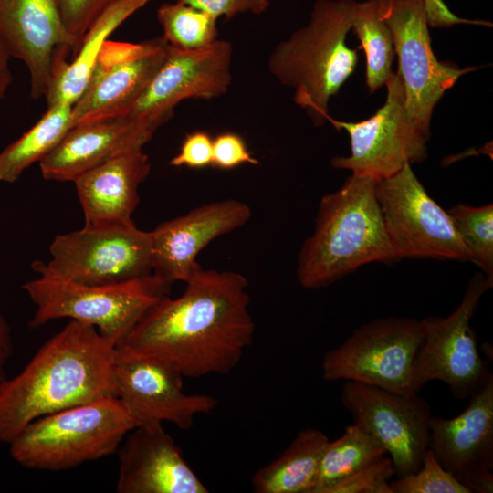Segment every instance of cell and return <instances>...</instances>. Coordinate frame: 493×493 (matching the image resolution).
Here are the masks:
<instances>
[{"mask_svg":"<svg viewBox=\"0 0 493 493\" xmlns=\"http://www.w3.org/2000/svg\"><path fill=\"white\" fill-rule=\"evenodd\" d=\"M185 284L180 297L152 305L121 344L169 362L184 377L227 374L254 338L248 281L201 267Z\"/></svg>","mask_w":493,"mask_h":493,"instance_id":"6da1fadb","label":"cell"},{"mask_svg":"<svg viewBox=\"0 0 493 493\" xmlns=\"http://www.w3.org/2000/svg\"><path fill=\"white\" fill-rule=\"evenodd\" d=\"M116 345L89 324L71 320L0 386V442L34 420L105 397H117Z\"/></svg>","mask_w":493,"mask_h":493,"instance_id":"7a4b0ae2","label":"cell"},{"mask_svg":"<svg viewBox=\"0 0 493 493\" xmlns=\"http://www.w3.org/2000/svg\"><path fill=\"white\" fill-rule=\"evenodd\" d=\"M377 181L351 174L319 205L313 234L299 253L297 278L305 288L327 287L372 262L399 260L377 198Z\"/></svg>","mask_w":493,"mask_h":493,"instance_id":"3957f363","label":"cell"},{"mask_svg":"<svg viewBox=\"0 0 493 493\" xmlns=\"http://www.w3.org/2000/svg\"><path fill=\"white\" fill-rule=\"evenodd\" d=\"M354 0H317L308 24L281 41L268 58V71L295 89L294 100L324 123L330 98L354 71L358 56L346 45Z\"/></svg>","mask_w":493,"mask_h":493,"instance_id":"277c9868","label":"cell"},{"mask_svg":"<svg viewBox=\"0 0 493 493\" xmlns=\"http://www.w3.org/2000/svg\"><path fill=\"white\" fill-rule=\"evenodd\" d=\"M32 267L38 278L23 285L37 307L30 328L68 318L95 327L116 346L152 305L168 296L171 286L153 273L115 284L88 285L54 274L42 261H35Z\"/></svg>","mask_w":493,"mask_h":493,"instance_id":"5b68a950","label":"cell"},{"mask_svg":"<svg viewBox=\"0 0 493 493\" xmlns=\"http://www.w3.org/2000/svg\"><path fill=\"white\" fill-rule=\"evenodd\" d=\"M136 424L114 396L73 406L28 424L11 442L20 466L60 471L117 453Z\"/></svg>","mask_w":493,"mask_h":493,"instance_id":"8992f818","label":"cell"},{"mask_svg":"<svg viewBox=\"0 0 493 493\" xmlns=\"http://www.w3.org/2000/svg\"><path fill=\"white\" fill-rule=\"evenodd\" d=\"M423 339L422 320L389 317L372 320L323 354L322 378L414 393V372Z\"/></svg>","mask_w":493,"mask_h":493,"instance_id":"52a82bcc","label":"cell"},{"mask_svg":"<svg viewBox=\"0 0 493 493\" xmlns=\"http://www.w3.org/2000/svg\"><path fill=\"white\" fill-rule=\"evenodd\" d=\"M385 86L383 105L366 120L347 122L323 114L324 121L338 131L345 130L350 137L351 154L334 157V168L380 181L395 174L407 163L425 160L430 134L409 114L399 73L393 72Z\"/></svg>","mask_w":493,"mask_h":493,"instance_id":"ba28073f","label":"cell"},{"mask_svg":"<svg viewBox=\"0 0 493 493\" xmlns=\"http://www.w3.org/2000/svg\"><path fill=\"white\" fill-rule=\"evenodd\" d=\"M377 198L390 242L399 259L469 261L454 221L431 196L411 163L377 181Z\"/></svg>","mask_w":493,"mask_h":493,"instance_id":"9c48e42d","label":"cell"},{"mask_svg":"<svg viewBox=\"0 0 493 493\" xmlns=\"http://www.w3.org/2000/svg\"><path fill=\"white\" fill-rule=\"evenodd\" d=\"M46 263L54 274L79 284H115L152 273L151 232L132 222L88 226L57 236Z\"/></svg>","mask_w":493,"mask_h":493,"instance_id":"30bf717a","label":"cell"},{"mask_svg":"<svg viewBox=\"0 0 493 493\" xmlns=\"http://www.w3.org/2000/svg\"><path fill=\"white\" fill-rule=\"evenodd\" d=\"M492 285L484 274L477 273L450 315L422 319L424 339L414 372V393H418L428 382L440 381L455 397L466 399L488 375V363L479 354L470 322L483 294Z\"/></svg>","mask_w":493,"mask_h":493,"instance_id":"8fae6325","label":"cell"},{"mask_svg":"<svg viewBox=\"0 0 493 493\" xmlns=\"http://www.w3.org/2000/svg\"><path fill=\"white\" fill-rule=\"evenodd\" d=\"M391 29L409 114L430 134L434 109L446 91L477 68H458L436 58L429 34L425 0H379Z\"/></svg>","mask_w":493,"mask_h":493,"instance_id":"7c38bea8","label":"cell"},{"mask_svg":"<svg viewBox=\"0 0 493 493\" xmlns=\"http://www.w3.org/2000/svg\"><path fill=\"white\" fill-rule=\"evenodd\" d=\"M113 372L117 398L136 426L168 422L189 429L218 404L208 394L184 393V376L169 362L125 344L115 348Z\"/></svg>","mask_w":493,"mask_h":493,"instance_id":"4fadbf2b","label":"cell"},{"mask_svg":"<svg viewBox=\"0 0 493 493\" xmlns=\"http://www.w3.org/2000/svg\"><path fill=\"white\" fill-rule=\"evenodd\" d=\"M341 402L353 424L373 436L389 454L395 477L416 471L428 448L430 404L418 393H400L344 381Z\"/></svg>","mask_w":493,"mask_h":493,"instance_id":"5bb4252c","label":"cell"},{"mask_svg":"<svg viewBox=\"0 0 493 493\" xmlns=\"http://www.w3.org/2000/svg\"><path fill=\"white\" fill-rule=\"evenodd\" d=\"M232 58L233 47L224 39L192 50L169 45L163 62L124 115L161 126L184 100L223 96L232 82Z\"/></svg>","mask_w":493,"mask_h":493,"instance_id":"9a60e30c","label":"cell"},{"mask_svg":"<svg viewBox=\"0 0 493 493\" xmlns=\"http://www.w3.org/2000/svg\"><path fill=\"white\" fill-rule=\"evenodd\" d=\"M168 47L163 36L139 43L108 39L72 106L73 126L124 115L163 62Z\"/></svg>","mask_w":493,"mask_h":493,"instance_id":"2e32d148","label":"cell"},{"mask_svg":"<svg viewBox=\"0 0 493 493\" xmlns=\"http://www.w3.org/2000/svg\"><path fill=\"white\" fill-rule=\"evenodd\" d=\"M453 418L432 416L428 448L440 465L471 493L493 492V374Z\"/></svg>","mask_w":493,"mask_h":493,"instance_id":"e0dca14e","label":"cell"},{"mask_svg":"<svg viewBox=\"0 0 493 493\" xmlns=\"http://www.w3.org/2000/svg\"><path fill=\"white\" fill-rule=\"evenodd\" d=\"M0 37L26 65L31 97L45 98L71 54L57 0H0Z\"/></svg>","mask_w":493,"mask_h":493,"instance_id":"ac0fdd59","label":"cell"},{"mask_svg":"<svg viewBox=\"0 0 493 493\" xmlns=\"http://www.w3.org/2000/svg\"><path fill=\"white\" fill-rule=\"evenodd\" d=\"M244 202L226 199L205 204L158 225L151 232L152 273L168 284L186 282L202 267L196 257L210 242L251 218Z\"/></svg>","mask_w":493,"mask_h":493,"instance_id":"d6986e66","label":"cell"},{"mask_svg":"<svg viewBox=\"0 0 493 493\" xmlns=\"http://www.w3.org/2000/svg\"><path fill=\"white\" fill-rule=\"evenodd\" d=\"M119 493H207L163 424L134 427L118 451Z\"/></svg>","mask_w":493,"mask_h":493,"instance_id":"ffe728a7","label":"cell"},{"mask_svg":"<svg viewBox=\"0 0 493 493\" xmlns=\"http://www.w3.org/2000/svg\"><path fill=\"white\" fill-rule=\"evenodd\" d=\"M159 127L128 115L78 123L39 162L42 176L46 180L73 182L105 161L142 150Z\"/></svg>","mask_w":493,"mask_h":493,"instance_id":"44dd1931","label":"cell"},{"mask_svg":"<svg viewBox=\"0 0 493 493\" xmlns=\"http://www.w3.org/2000/svg\"><path fill=\"white\" fill-rule=\"evenodd\" d=\"M151 171L148 156L133 151L105 161L74 181L85 225H122L132 222L139 204L138 189Z\"/></svg>","mask_w":493,"mask_h":493,"instance_id":"7402d4cb","label":"cell"},{"mask_svg":"<svg viewBox=\"0 0 493 493\" xmlns=\"http://www.w3.org/2000/svg\"><path fill=\"white\" fill-rule=\"evenodd\" d=\"M151 0H116L89 27L68 66L47 90V106H73L84 91L99 54L110 36Z\"/></svg>","mask_w":493,"mask_h":493,"instance_id":"603a6c76","label":"cell"},{"mask_svg":"<svg viewBox=\"0 0 493 493\" xmlns=\"http://www.w3.org/2000/svg\"><path fill=\"white\" fill-rule=\"evenodd\" d=\"M328 436L320 430L307 427L298 433L291 444L253 476L257 493H311Z\"/></svg>","mask_w":493,"mask_h":493,"instance_id":"cb8c5ba5","label":"cell"},{"mask_svg":"<svg viewBox=\"0 0 493 493\" xmlns=\"http://www.w3.org/2000/svg\"><path fill=\"white\" fill-rule=\"evenodd\" d=\"M73 127L72 106H48L42 117L0 152V182L14 183L39 163Z\"/></svg>","mask_w":493,"mask_h":493,"instance_id":"d4e9b609","label":"cell"},{"mask_svg":"<svg viewBox=\"0 0 493 493\" xmlns=\"http://www.w3.org/2000/svg\"><path fill=\"white\" fill-rule=\"evenodd\" d=\"M385 455V449L370 434L354 424L347 426L339 438L327 443L311 493H326L339 481Z\"/></svg>","mask_w":493,"mask_h":493,"instance_id":"484cf974","label":"cell"},{"mask_svg":"<svg viewBox=\"0 0 493 493\" xmlns=\"http://www.w3.org/2000/svg\"><path fill=\"white\" fill-rule=\"evenodd\" d=\"M351 29L366 56V84L371 93L385 85L393 73L395 55L390 27L380 13L379 0L354 2Z\"/></svg>","mask_w":493,"mask_h":493,"instance_id":"4316f807","label":"cell"},{"mask_svg":"<svg viewBox=\"0 0 493 493\" xmlns=\"http://www.w3.org/2000/svg\"><path fill=\"white\" fill-rule=\"evenodd\" d=\"M157 19L163 38L179 49L202 48L218 39V19L190 5L164 3L157 9Z\"/></svg>","mask_w":493,"mask_h":493,"instance_id":"83f0119b","label":"cell"},{"mask_svg":"<svg viewBox=\"0 0 493 493\" xmlns=\"http://www.w3.org/2000/svg\"><path fill=\"white\" fill-rule=\"evenodd\" d=\"M447 213L469 252V261L493 283V205L457 204Z\"/></svg>","mask_w":493,"mask_h":493,"instance_id":"f1b7e54d","label":"cell"},{"mask_svg":"<svg viewBox=\"0 0 493 493\" xmlns=\"http://www.w3.org/2000/svg\"><path fill=\"white\" fill-rule=\"evenodd\" d=\"M393 493H471L437 461L427 448L420 467L390 481Z\"/></svg>","mask_w":493,"mask_h":493,"instance_id":"f546056e","label":"cell"},{"mask_svg":"<svg viewBox=\"0 0 493 493\" xmlns=\"http://www.w3.org/2000/svg\"><path fill=\"white\" fill-rule=\"evenodd\" d=\"M116 0H57L72 58L97 17Z\"/></svg>","mask_w":493,"mask_h":493,"instance_id":"4dcf8cb0","label":"cell"},{"mask_svg":"<svg viewBox=\"0 0 493 493\" xmlns=\"http://www.w3.org/2000/svg\"><path fill=\"white\" fill-rule=\"evenodd\" d=\"M395 476L390 456H383L371 465L343 478L326 493H393L390 480Z\"/></svg>","mask_w":493,"mask_h":493,"instance_id":"1f68e13d","label":"cell"},{"mask_svg":"<svg viewBox=\"0 0 493 493\" xmlns=\"http://www.w3.org/2000/svg\"><path fill=\"white\" fill-rule=\"evenodd\" d=\"M244 163L257 165L259 161L248 151L241 136L224 132L213 139L212 166L232 169Z\"/></svg>","mask_w":493,"mask_h":493,"instance_id":"d6a6232c","label":"cell"},{"mask_svg":"<svg viewBox=\"0 0 493 493\" xmlns=\"http://www.w3.org/2000/svg\"><path fill=\"white\" fill-rule=\"evenodd\" d=\"M213 139L205 131H198L188 134L179 152L170 160L174 167L204 168L212 165Z\"/></svg>","mask_w":493,"mask_h":493,"instance_id":"836d02e7","label":"cell"},{"mask_svg":"<svg viewBox=\"0 0 493 493\" xmlns=\"http://www.w3.org/2000/svg\"><path fill=\"white\" fill-rule=\"evenodd\" d=\"M207 12L217 19L231 18L239 14L251 13L260 15L265 13L270 0H177Z\"/></svg>","mask_w":493,"mask_h":493,"instance_id":"e575fe53","label":"cell"},{"mask_svg":"<svg viewBox=\"0 0 493 493\" xmlns=\"http://www.w3.org/2000/svg\"><path fill=\"white\" fill-rule=\"evenodd\" d=\"M430 27L446 28L458 24L492 26L487 20L467 19L454 14L443 0H425Z\"/></svg>","mask_w":493,"mask_h":493,"instance_id":"d590c367","label":"cell"},{"mask_svg":"<svg viewBox=\"0 0 493 493\" xmlns=\"http://www.w3.org/2000/svg\"><path fill=\"white\" fill-rule=\"evenodd\" d=\"M13 351L14 342L11 328L5 317L0 314V386L6 379L5 369Z\"/></svg>","mask_w":493,"mask_h":493,"instance_id":"8d00e7d4","label":"cell"},{"mask_svg":"<svg viewBox=\"0 0 493 493\" xmlns=\"http://www.w3.org/2000/svg\"><path fill=\"white\" fill-rule=\"evenodd\" d=\"M10 58L11 55L0 37V102L12 82V73L9 68Z\"/></svg>","mask_w":493,"mask_h":493,"instance_id":"74e56055","label":"cell"}]
</instances>
